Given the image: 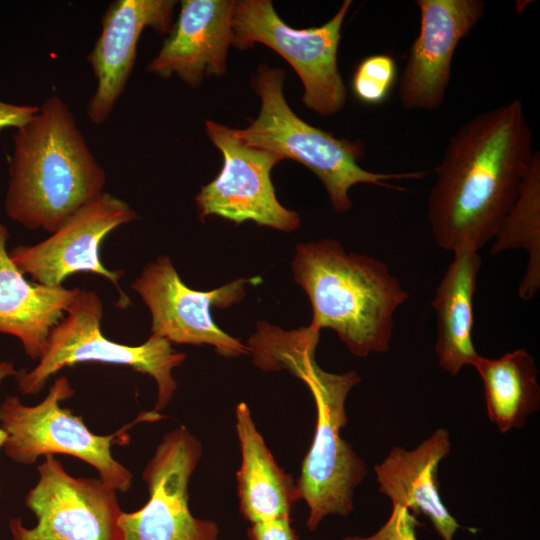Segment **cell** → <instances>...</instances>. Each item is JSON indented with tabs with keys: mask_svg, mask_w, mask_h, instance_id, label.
I'll return each instance as SVG.
<instances>
[{
	"mask_svg": "<svg viewBox=\"0 0 540 540\" xmlns=\"http://www.w3.org/2000/svg\"><path fill=\"white\" fill-rule=\"evenodd\" d=\"M519 99L461 125L435 169L427 217L438 246L479 251L514 205L535 151Z\"/></svg>",
	"mask_w": 540,
	"mask_h": 540,
	"instance_id": "6da1fadb",
	"label": "cell"
},
{
	"mask_svg": "<svg viewBox=\"0 0 540 540\" xmlns=\"http://www.w3.org/2000/svg\"><path fill=\"white\" fill-rule=\"evenodd\" d=\"M320 330L311 325L296 330L261 322L248 340L253 363L264 371H289L309 388L316 405L312 444L296 482L298 499L307 504V528L314 530L331 514L347 516L353 510L356 487L367 474L365 462L342 439L347 424L345 402L361 377L355 371L326 372L315 361Z\"/></svg>",
	"mask_w": 540,
	"mask_h": 540,
	"instance_id": "7a4b0ae2",
	"label": "cell"
},
{
	"mask_svg": "<svg viewBox=\"0 0 540 540\" xmlns=\"http://www.w3.org/2000/svg\"><path fill=\"white\" fill-rule=\"evenodd\" d=\"M106 174L75 117L57 95L14 133L4 208L30 230L53 233L102 194Z\"/></svg>",
	"mask_w": 540,
	"mask_h": 540,
	"instance_id": "3957f363",
	"label": "cell"
},
{
	"mask_svg": "<svg viewBox=\"0 0 540 540\" xmlns=\"http://www.w3.org/2000/svg\"><path fill=\"white\" fill-rule=\"evenodd\" d=\"M292 271L309 298L311 326L334 330L357 357L389 349L394 314L409 294L386 263L322 239L297 245Z\"/></svg>",
	"mask_w": 540,
	"mask_h": 540,
	"instance_id": "277c9868",
	"label": "cell"
},
{
	"mask_svg": "<svg viewBox=\"0 0 540 540\" xmlns=\"http://www.w3.org/2000/svg\"><path fill=\"white\" fill-rule=\"evenodd\" d=\"M284 80L282 68L259 65L252 86L261 100L260 112L245 129H233L234 135L247 145L296 160L310 169L324 185L336 212L352 208L348 191L355 184L399 189L389 181L425 176L424 171L376 173L363 169L359 164L365 152L363 143L334 137L302 120L284 97Z\"/></svg>",
	"mask_w": 540,
	"mask_h": 540,
	"instance_id": "5b68a950",
	"label": "cell"
},
{
	"mask_svg": "<svg viewBox=\"0 0 540 540\" xmlns=\"http://www.w3.org/2000/svg\"><path fill=\"white\" fill-rule=\"evenodd\" d=\"M75 391L66 376L55 379L46 397L28 406L17 396H7L0 404V426L6 432L5 455L21 465H32L40 457L64 454L94 467L99 478L117 492H126L132 473L112 455L113 444L129 441L127 430L139 422L157 421L159 412H142L137 418L110 435L94 434L83 421L60 403Z\"/></svg>",
	"mask_w": 540,
	"mask_h": 540,
	"instance_id": "8992f818",
	"label": "cell"
},
{
	"mask_svg": "<svg viewBox=\"0 0 540 540\" xmlns=\"http://www.w3.org/2000/svg\"><path fill=\"white\" fill-rule=\"evenodd\" d=\"M102 317L103 304L98 294L80 289L63 319L51 330L38 364L29 372L19 370L16 380L20 393L36 395L61 369L96 362L129 367L151 376L157 385L154 411L165 409L177 390L172 370L184 362L186 354L153 334L137 346L112 341L103 335Z\"/></svg>",
	"mask_w": 540,
	"mask_h": 540,
	"instance_id": "52a82bcc",
	"label": "cell"
},
{
	"mask_svg": "<svg viewBox=\"0 0 540 540\" xmlns=\"http://www.w3.org/2000/svg\"><path fill=\"white\" fill-rule=\"evenodd\" d=\"M352 4L345 0L319 27L297 29L286 24L269 0L234 1L233 45L247 49L261 43L281 55L302 81V102L320 116L342 110L347 89L337 62L341 28Z\"/></svg>",
	"mask_w": 540,
	"mask_h": 540,
	"instance_id": "ba28073f",
	"label": "cell"
},
{
	"mask_svg": "<svg viewBox=\"0 0 540 540\" xmlns=\"http://www.w3.org/2000/svg\"><path fill=\"white\" fill-rule=\"evenodd\" d=\"M44 457L25 498L37 524L26 528L21 518L10 519L12 540H123L117 491L100 478L70 475L54 455Z\"/></svg>",
	"mask_w": 540,
	"mask_h": 540,
	"instance_id": "9c48e42d",
	"label": "cell"
},
{
	"mask_svg": "<svg viewBox=\"0 0 540 540\" xmlns=\"http://www.w3.org/2000/svg\"><path fill=\"white\" fill-rule=\"evenodd\" d=\"M259 282V277L239 278L210 291L194 290L182 281L172 261L160 256L143 268L131 288L150 311L153 335L171 344H208L224 357H237L249 354L247 345L220 329L211 310L239 303L246 284Z\"/></svg>",
	"mask_w": 540,
	"mask_h": 540,
	"instance_id": "30bf717a",
	"label": "cell"
},
{
	"mask_svg": "<svg viewBox=\"0 0 540 540\" xmlns=\"http://www.w3.org/2000/svg\"><path fill=\"white\" fill-rule=\"evenodd\" d=\"M201 455V442L185 426L164 435L142 473L148 501L120 517L123 540H217V524L189 509L188 486Z\"/></svg>",
	"mask_w": 540,
	"mask_h": 540,
	"instance_id": "8fae6325",
	"label": "cell"
},
{
	"mask_svg": "<svg viewBox=\"0 0 540 540\" xmlns=\"http://www.w3.org/2000/svg\"><path fill=\"white\" fill-rule=\"evenodd\" d=\"M205 130L224 162L195 197L200 219L215 215L235 224L252 221L284 232L296 230L300 216L278 201L271 180L272 168L283 159L245 144L225 125L207 120Z\"/></svg>",
	"mask_w": 540,
	"mask_h": 540,
	"instance_id": "7c38bea8",
	"label": "cell"
},
{
	"mask_svg": "<svg viewBox=\"0 0 540 540\" xmlns=\"http://www.w3.org/2000/svg\"><path fill=\"white\" fill-rule=\"evenodd\" d=\"M136 218L127 202L103 192L79 208L51 236L34 245H18L9 256L24 275L45 286H62L67 277L80 272L101 275L116 287L120 295L117 305L125 309L131 302L119 286L124 271L107 269L100 251L107 235Z\"/></svg>",
	"mask_w": 540,
	"mask_h": 540,
	"instance_id": "4fadbf2b",
	"label": "cell"
},
{
	"mask_svg": "<svg viewBox=\"0 0 540 540\" xmlns=\"http://www.w3.org/2000/svg\"><path fill=\"white\" fill-rule=\"evenodd\" d=\"M419 33L401 73L398 97L409 111L441 107L460 41L484 15L482 0H417Z\"/></svg>",
	"mask_w": 540,
	"mask_h": 540,
	"instance_id": "5bb4252c",
	"label": "cell"
},
{
	"mask_svg": "<svg viewBox=\"0 0 540 540\" xmlns=\"http://www.w3.org/2000/svg\"><path fill=\"white\" fill-rule=\"evenodd\" d=\"M176 1L115 0L102 17V31L87 57L97 79L87 115L95 125L104 124L125 90L136 61L137 44L145 28L160 35L172 27Z\"/></svg>",
	"mask_w": 540,
	"mask_h": 540,
	"instance_id": "9a60e30c",
	"label": "cell"
},
{
	"mask_svg": "<svg viewBox=\"0 0 540 540\" xmlns=\"http://www.w3.org/2000/svg\"><path fill=\"white\" fill-rule=\"evenodd\" d=\"M233 5L232 0L181 1L178 18L147 71L162 78L175 74L193 88L205 76H223L234 39Z\"/></svg>",
	"mask_w": 540,
	"mask_h": 540,
	"instance_id": "2e32d148",
	"label": "cell"
},
{
	"mask_svg": "<svg viewBox=\"0 0 540 540\" xmlns=\"http://www.w3.org/2000/svg\"><path fill=\"white\" fill-rule=\"evenodd\" d=\"M450 450L449 431L439 428L412 450L393 447L374 466L379 491L393 505L425 515L443 540H453L460 528L441 500L437 481L438 465Z\"/></svg>",
	"mask_w": 540,
	"mask_h": 540,
	"instance_id": "e0dca14e",
	"label": "cell"
},
{
	"mask_svg": "<svg viewBox=\"0 0 540 540\" xmlns=\"http://www.w3.org/2000/svg\"><path fill=\"white\" fill-rule=\"evenodd\" d=\"M7 227L0 224V333L15 336L26 355L39 360L51 330L63 319L80 288L30 282L6 250Z\"/></svg>",
	"mask_w": 540,
	"mask_h": 540,
	"instance_id": "ac0fdd59",
	"label": "cell"
},
{
	"mask_svg": "<svg viewBox=\"0 0 540 540\" xmlns=\"http://www.w3.org/2000/svg\"><path fill=\"white\" fill-rule=\"evenodd\" d=\"M481 264L475 249L464 247L454 251L431 302L437 320L438 362L451 376H456L464 366H474L480 357L472 333L473 299Z\"/></svg>",
	"mask_w": 540,
	"mask_h": 540,
	"instance_id": "d6986e66",
	"label": "cell"
},
{
	"mask_svg": "<svg viewBox=\"0 0 540 540\" xmlns=\"http://www.w3.org/2000/svg\"><path fill=\"white\" fill-rule=\"evenodd\" d=\"M236 431L242 457L236 473L242 515L251 524L290 518L299 500L296 483L275 461L245 402L236 407Z\"/></svg>",
	"mask_w": 540,
	"mask_h": 540,
	"instance_id": "ffe728a7",
	"label": "cell"
},
{
	"mask_svg": "<svg viewBox=\"0 0 540 540\" xmlns=\"http://www.w3.org/2000/svg\"><path fill=\"white\" fill-rule=\"evenodd\" d=\"M484 384L490 421L501 433L525 425L540 407L538 369L533 356L516 349L499 358L480 355L473 366Z\"/></svg>",
	"mask_w": 540,
	"mask_h": 540,
	"instance_id": "44dd1931",
	"label": "cell"
},
{
	"mask_svg": "<svg viewBox=\"0 0 540 540\" xmlns=\"http://www.w3.org/2000/svg\"><path fill=\"white\" fill-rule=\"evenodd\" d=\"M491 254L521 248L529 258L518 287L523 301L540 288V154L534 152L520 193L494 237Z\"/></svg>",
	"mask_w": 540,
	"mask_h": 540,
	"instance_id": "7402d4cb",
	"label": "cell"
},
{
	"mask_svg": "<svg viewBox=\"0 0 540 540\" xmlns=\"http://www.w3.org/2000/svg\"><path fill=\"white\" fill-rule=\"evenodd\" d=\"M397 80L395 59L388 54H373L363 58L351 79L354 96L366 105L384 103Z\"/></svg>",
	"mask_w": 540,
	"mask_h": 540,
	"instance_id": "603a6c76",
	"label": "cell"
},
{
	"mask_svg": "<svg viewBox=\"0 0 540 540\" xmlns=\"http://www.w3.org/2000/svg\"><path fill=\"white\" fill-rule=\"evenodd\" d=\"M415 523L406 507L394 504L388 520L375 534L368 537L346 536L343 540H417Z\"/></svg>",
	"mask_w": 540,
	"mask_h": 540,
	"instance_id": "cb8c5ba5",
	"label": "cell"
},
{
	"mask_svg": "<svg viewBox=\"0 0 540 540\" xmlns=\"http://www.w3.org/2000/svg\"><path fill=\"white\" fill-rule=\"evenodd\" d=\"M248 537L249 540H297L290 518L252 524Z\"/></svg>",
	"mask_w": 540,
	"mask_h": 540,
	"instance_id": "d4e9b609",
	"label": "cell"
},
{
	"mask_svg": "<svg viewBox=\"0 0 540 540\" xmlns=\"http://www.w3.org/2000/svg\"><path fill=\"white\" fill-rule=\"evenodd\" d=\"M38 110V106L11 104L0 99V131L8 127L17 129L23 126Z\"/></svg>",
	"mask_w": 540,
	"mask_h": 540,
	"instance_id": "484cf974",
	"label": "cell"
},
{
	"mask_svg": "<svg viewBox=\"0 0 540 540\" xmlns=\"http://www.w3.org/2000/svg\"><path fill=\"white\" fill-rule=\"evenodd\" d=\"M19 373V370H16L12 362L0 361V385L1 383L9 378L16 377ZM7 439L6 432L0 426V448H3V445Z\"/></svg>",
	"mask_w": 540,
	"mask_h": 540,
	"instance_id": "4316f807",
	"label": "cell"
}]
</instances>
